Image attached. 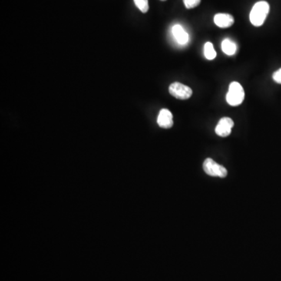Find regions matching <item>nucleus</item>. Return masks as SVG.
Returning <instances> with one entry per match:
<instances>
[{"label":"nucleus","mask_w":281,"mask_h":281,"mask_svg":"<svg viewBox=\"0 0 281 281\" xmlns=\"http://www.w3.org/2000/svg\"><path fill=\"white\" fill-rule=\"evenodd\" d=\"M269 12V5L266 1L256 3L250 13V21L255 27H260L264 24Z\"/></svg>","instance_id":"1"},{"label":"nucleus","mask_w":281,"mask_h":281,"mask_svg":"<svg viewBox=\"0 0 281 281\" xmlns=\"http://www.w3.org/2000/svg\"><path fill=\"white\" fill-rule=\"evenodd\" d=\"M226 102L231 107H238L245 100V91L239 82L233 81L229 86V91L226 94Z\"/></svg>","instance_id":"2"},{"label":"nucleus","mask_w":281,"mask_h":281,"mask_svg":"<svg viewBox=\"0 0 281 281\" xmlns=\"http://www.w3.org/2000/svg\"><path fill=\"white\" fill-rule=\"evenodd\" d=\"M183 1L187 9L196 8L201 3V0H183Z\"/></svg>","instance_id":"12"},{"label":"nucleus","mask_w":281,"mask_h":281,"mask_svg":"<svg viewBox=\"0 0 281 281\" xmlns=\"http://www.w3.org/2000/svg\"><path fill=\"white\" fill-rule=\"evenodd\" d=\"M172 33H173L175 39L177 40V42L180 45H184L189 41V34L179 24L173 26L172 28Z\"/></svg>","instance_id":"8"},{"label":"nucleus","mask_w":281,"mask_h":281,"mask_svg":"<svg viewBox=\"0 0 281 281\" xmlns=\"http://www.w3.org/2000/svg\"><path fill=\"white\" fill-rule=\"evenodd\" d=\"M222 50L226 55H235L237 52L236 44L229 38H226L222 41Z\"/></svg>","instance_id":"9"},{"label":"nucleus","mask_w":281,"mask_h":281,"mask_svg":"<svg viewBox=\"0 0 281 281\" xmlns=\"http://www.w3.org/2000/svg\"><path fill=\"white\" fill-rule=\"evenodd\" d=\"M169 92L174 98L180 100H189L193 94V91L190 87L179 82H174L170 84Z\"/></svg>","instance_id":"4"},{"label":"nucleus","mask_w":281,"mask_h":281,"mask_svg":"<svg viewBox=\"0 0 281 281\" xmlns=\"http://www.w3.org/2000/svg\"><path fill=\"white\" fill-rule=\"evenodd\" d=\"M136 7L140 10V12L146 14L149 11V0H134Z\"/></svg>","instance_id":"11"},{"label":"nucleus","mask_w":281,"mask_h":281,"mask_svg":"<svg viewBox=\"0 0 281 281\" xmlns=\"http://www.w3.org/2000/svg\"><path fill=\"white\" fill-rule=\"evenodd\" d=\"M158 125L162 128H171L173 125V114L167 109H162L157 118Z\"/></svg>","instance_id":"6"},{"label":"nucleus","mask_w":281,"mask_h":281,"mask_svg":"<svg viewBox=\"0 0 281 281\" xmlns=\"http://www.w3.org/2000/svg\"><path fill=\"white\" fill-rule=\"evenodd\" d=\"M214 22L219 28H230L235 23L233 16L228 14H217L215 15Z\"/></svg>","instance_id":"7"},{"label":"nucleus","mask_w":281,"mask_h":281,"mask_svg":"<svg viewBox=\"0 0 281 281\" xmlns=\"http://www.w3.org/2000/svg\"><path fill=\"white\" fill-rule=\"evenodd\" d=\"M161 1H166V0H161Z\"/></svg>","instance_id":"14"},{"label":"nucleus","mask_w":281,"mask_h":281,"mask_svg":"<svg viewBox=\"0 0 281 281\" xmlns=\"http://www.w3.org/2000/svg\"><path fill=\"white\" fill-rule=\"evenodd\" d=\"M273 79L275 82L281 84V68L273 73Z\"/></svg>","instance_id":"13"},{"label":"nucleus","mask_w":281,"mask_h":281,"mask_svg":"<svg viewBox=\"0 0 281 281\" xmlns=\"http://www.w3.org/2000/svg\"><path fill=\"white\" fill-rule=\"evenodd\" d=\"M204 171L211 177H219L224 178L227 175V170L224 166L218 164L211 158H207L203 163Z\"/></svg>","instance_id":"3"},{"label":"nucleus","mask_w":281,"mask_h":281,"mask_svg":"<svg viewBox=\"0 0 281 281\" xmlns=\"http://www.w3.org/2000/svg\"><path fill=\"white\" fill-rule=\"evenodd\" d=\"M205 57L207 60H213L216 57V53L213 47V43L208 41L204 45Z\"/></svg>","instance_id":"10"},{"label":"nucleus","mask_w":281,"mask_h":281,"mask_svg":"<svg viewBox=\"0 0 281 281\" xmlns=\"http://www.w3.org/2000/svg\"><path fill=\"white\" fill-rule=\"evenodd\" d=\"M233 121L230 117H223L219 120L217 126L215 129L216 134L219 137H226L231 134V130L233 128Z\"/></svg>","instance_id":"5"}]
</instances>
